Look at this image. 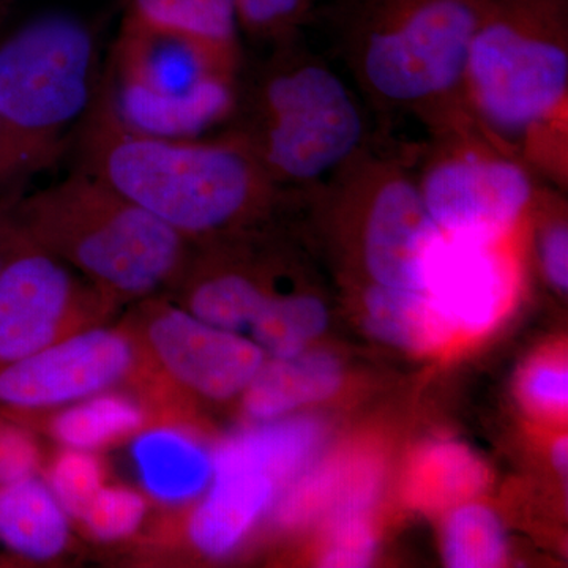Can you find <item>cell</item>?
<instances>
[{
	"label": "cell",
	"mask_w": 568,
	"mask_h": 568,
	"mask_svg": "<svg viewBox=\"0 0 568 568\" xmlns=\"http://www.w3.org/2000/svg\"><path fill=\"white\" fill-rule=\"evenodd\" d=\"M77 166L110 185L193 246L246 233L290 197L244 145L138 132L102 88L71 140Z\"/></svg>",
	"instance_id": "6da1fadb"
},
{
	"label": "cell",
	"mask_w": 568,
	"mask_h": 568,
	"mask_svg": "<svg viewBox=\"0 0 568 568\" xmlns=\"http://www.w3.org/2000/svg\"><path fill=\"white\" fill-rule=\"evenodd\" d=\"M246 65L224 132L290 193H310L369 151L357 93L317 54L293 40Z\"/></svg>",
	"instance_id": "3957f363"
},
{
	"label": "cell",
	"mask_w": 568,
	"mask_h": 568,
	"mask_svg": "<svg viewBox=\"0 0 568 568\" xmlns=\"http://www.w3.org/2000/svg\"><path fill=\"white\" fill-rule=\"evenodd\" d=\"M414 178L440 233L469 241L510 237L537 192L532 171L477 126L432 136Z\"/></svg>",
	"instance_id": "ba28073f"
},
{
	"label": "cell",
	"mask_w": 568,
	"mask_h": 568,
	"mask_svg": "<svg viewBox=\"0 0 568 568\" xmlns=\"http://www.w3.org/2000/svg\"><path fill=\"white\" fill-rule=\"evenodd\" d=\"M13 2L14 0H0V22L7 17Z\"/></svg>",
	"instance_id": "836d02e7"
},
{
	"label": "cell",
	"mask_w": 568,
	"mask_h": 568,
	"mask_svg": "<svg viewBox=\"0 0 568 568\" xmlns=\"http://www.w3.org/2000/svg\"><path fill=\"white\" fill-rule=\"evenodd\" d=\"M425 477L436 485L437 495L454 496L470 491L476 485L478 470L473 458L454 446L433 447L425 459Z\"/></svg>",
	"instance_id": "f1b7e54d"
},
{
	"label": "cell",
	"mask_w": 568,
	"mask_h": 568,
	"mask_svg": "<svg viewBox=\"0 0 568 568\" xmlns=\"http://www.w3.org/2000/svg\"><path fill=\"white\" fill-rule=\"evenodd\" d=\"M339 384L342 369L332 355L304 351L294 357L265 358L242 394L246 417L254 424L287 417L334 395Z\"/></svg>",
	"instance_id": "e0dca14e"
},
{
	"label": "cell",
	"mask_w": 568,
	"mask_h": 568,
	"mask_svg": "<svg viewBox=\"0 0 568 568\" xmlns=\"http://www.w3.org/2000/svg\"><path fill=\"white\" fill-rule=\"evenodd\" d=\"M481 0H351L343 51L377 110L424 123L432 136L474 125L465 77Z\"/></svg>",
	"instance_id": "277c9868"
},
{
	"label": "cell",
	"mask_w": 568,
	"mask_h": 568,
	"mask_svg": "<svg viewBox=\"0 0 568 568\" xmlns=\"http://www.w3.org/2000/svg\"><path fill=\"white\" fill-rule=\"evenodd\" d=\"M506 555V534L491 508L463 504L450 511L444 528V556L448 567H499Z\"/></svg>",
	"instance_id": "7402d4cb"
},
{
	"label": "cell",
	"mask_w": 568,
	"mask_h": 568,
	"mask_svg": "<svg viewBox=\"0 0 568 568\" xmlns=\"http://www.w3.org/2000/svg\"><path fill=\"white\" fill-rule=\"evenodd\" d=\"M41 467V450L28 426L13 418L0 422V487L22 478L37 476Z\"/></svg>",
	"instance_id": "83f0119b"
},
{
	"label": "cell",
	"mask_w": 568,
	"mask_h": 568,
	"mask_svg": "<svg viewBox=\"0 0 568 568\" xmlns=\"http://www.w3.org/2000/svg\"><path fill=\"white\" fill-rule=\"evenodd\" d=\"M122 21L190 41L220 69L241 77L244 37L234 0H129Z\"/></svg>",
	"instance_id": "9a60e30c"
},
{
	"label": "cell",
	"mask_w": 568,
	"mask_h": 568,
	"mask_svg": "<svg viewBox=\"0 0 568 568\" xmlns=\"http://www.w3.org/2000/svg\"><path fill=\"white\" fill-rule=\"evenodd\" d=\"M132 457L145 491L179 506L203 495L213 476V450L181 425L159 424L133 437Z\"/></svg>",
	"instance_id": "2e32d148"
},
{
	"label": "cell",
	"mask_w": 568,
	"mask_h": 568,
	"mask_svg": "<svg viewBox=\"0 0 568 568\" xmlns=\"http://www.w3.org/2000/svg\"><path fill=\"white\" fill-rule=\"evenodd\" d=\"M103 74L99 29L77 14H39L0 37V136L22 178L70 152Z\"/></svg>",
	"instance_id": "8992f818"
},
{
	"label": "cell",
	"mask_w": 568,
	"mask_h": 568,
	"mask_svg": "<svg viewBox=\"0 0 568 568\" xmlns=\"http://www.w3.org/2000/svg\"><path fill=\"white\" fill-rule=\"evenodd\" d=\"M148 515V500L136 489L104 485L78 521L97 540L118 541L138 532Z\"/></svg>",
	"instance_id": "d4e9b609"
},
{
	"label": "cell",
	"mask_w": 568,
	"mask_h": 568,
	"mask_svg": "<svg viewBox=\"0 0 568 568\" xmlns=\"http://www.w3.org/2000/svg\"><path fill=\"white\" fill-rule=\"evenodd\" d=\"M0 541L36 562L59 558L69 547V514L39 474L0 487Z\"/></svg>",
	"instance_id": "ac0fdd59"
},
{
	"label": "cell",
	"mask_w": 568,
	"mask_h": 568,
	"mask_svg": "<svg viewBox=\"0 0 568 568\" xmlns=\"http://www.w3.org/2000/svg\"><path fill=\"white\" fill-rule=\"evenodd\" d=\"M22 179L20 170H18L17 163H14L13 156L0 136V186L6 183L17 182Z\"/></svg>",
	"instance_id": "1f68e13d"
},
{
	"label": "cell",
	"mask_w": 568,
	"mask_h": 568,
	"mask_svg": "<svg viewBox=\"0 0 568 568\" xmlns=\"http://www.w3.org/2000/svg\"><path fill=\"white\" fill-rule=\"evenodd\" d=\"M21 233L121 308L178 286L194 246L110 185L74 168L11 204Z\"/></svg>",
	"instance_id": "5b68a950"
},
{
	"label": "cell",
	"mask_w": 568,
	"mask_h": 568,
	"mask_svg": "<svg viewBox=\"0 0 568 568\" xmlns=\"http://www.w3.org/2000/svg\"><path fill=\"white\" fill-rule=\"evenodd\" d=\"M242 37L265 48L297 40L315 10V0H234Z\"/></svg>",
	"instance_id": "cb8c5ba5"
},
{
	"label": "cell",
	"mask_w": 568,
	"mask_h": 568,
	"mask_svg": "<svg viewBox=\"0 0 568 568\" xmlns=\"http://www.w3.org/2000/svg\"><path fill=\"white\" fill-rule=\"evenodd\" d=\"M118 310L88 280L22 234L0 272V368L103 324Z\"/></svg>",
	"instance_id": "8fae6325"
},
{
	"label": "cell",
	"mask_w": 568,
	"mask_h": 568,
	"mask_svg": "<svg viewBox=\"0 0 568 568\" xmlns=\"http://www.w3.org/2000/svg\"><path fill=\"white\" fill-rule=\"evenodd\" d=\"M507 241L443 235L429 263L425 291L455 331L481 334L510 305L517 274L514 257L506 250Z\"/></svg>",
	"instance_id": "4fadbf2b"
},
{
	"label": "cell",
	"mask_w": 568,
	"mask_h": 568,
	"mask_svg": "<svg viewBox=\"0 0 568 568\" xmlns=\"http://www.w3.org/2000/svg\"><path fill=\"white\" fill-rule=\"evenodd\" d=\"M21 241L22 233L11 204L0 203V272L9 263L11 254L20 246Z\"/></svg>",
	"instance_id": "4dcf8cb0"
},
{
	"label": "cell",
	"mask_w": 568,
	"mask_h": 568,
	"mask_svg": "<svg viewBox=\"0 0 568 568\" xmlns=\"http://www.w3.org/2000/svg\"><path fill=\"white\" fill-rule=\"evenodd\" d=\"M148 364L129 324L81 328L0 368V407L44 413L145 376Z\"/></svg>",
	"instance_id": "7c38bea8"
},
{
	"label": "cell",
	"mask_w": 568,
	"mask_h": 568,
	"mask_svg": "<svg viewBox=\"0 0 568 568\" xmlns=\"http://www.w3.org/2000/svg\"><path fill=\"white\" fill-rule=\"evenodd\" d=\"M365 503L361 495L343 503L323 556L324 567L358 568L372 562L375 538L364 518Z\"/></svg>",
	"instance_id": "484cf974"
},
{
	"label": "cell",
	"mask_w": 568,
	"mask_h": 568,
	"mask_svg": "<svg viewBox=\"0 0 568 568\" xmlns=\"http://www.w3.org/2000/svg\"><path fill=\"white\" fill-rule=\"evenodd\" d=\"M151 422V407L142 396L112 388L59 407L44 424L59 446L99 454L136 436Z\"/></svg>",
	"instance_id": "d6986e66"
},
{
	"label": "cell",
	"mask_w": 568,
	"mask_h": 568,
	"mask_svg": "<svg viewBox=\"0 0 568 568\" xmlns=\"http://www.w3.org/2000/svg\"><path fill=\"white\" fill-rule=\"evenodd\" d=\"M126 323L153 375L164 386L226 402L244 394L265 358L252 338L205 323L170 294L136 302Z\"/></svg>",
	"instance_id": "30bf717a"
},
{
	"label": "cell",
	"mask_w": 568,
	"mask_h": 568,
	"mask_svg": "<svg viewBox=\"0 0 568 568\" xmlns=\"http://www.w3.org/2000/svg\"><path fill=\"white\" fill-rule=\"evenodd\" d=\"M213 450V476L186 517L190 547L204 558L231 555L274 503L280 484L231 437Z\"/></svg>",
	"instance_id": "5bb4252c"
},
{
	"label": "cell",
	"mask_w": 568,
	"mask_h": 568,
	"mask_svg": "<svg viewBox=\"0 0 568 568\" xmlns=\"http://www.w3.org/2000/svg\"><path fill=\"white\" fill-rule=\"evenodd\" d=\"M315 192L357 222L358 254L372 284L425 291L444 234L405 164L366 151Z\"/></svg>",
	"instance_id": "9c48e42d"
},
{
	"label": "cell",
	"mask_w": 568,
	"mask_h": 568,
	"mask_svg": "<svg viewBox=\"0 0 568 568\" xmlns=\"http://www.w3.org/2000/svg\"><path fill=\"white\" fill-rule=\"evenodd\" d=\"M551 459L558 473L566 476L568 466V440L566 436L556 440L551 448Z\"/></svg>",
	"instance_id": "d6a6232c"
},
{
	"label": "cell",
	"mask_w": 568,
	"mask_h": 568,
	"mask_svg": "<svg viewBox=\"0 0 568 568\" xmlns=\"http://www.w3.org/2000/svg\"><path fill=\"white\" fill-rule=\"evenodd\" d=\"M523 398L530 409L547 416L566 413L568 369L566 362L540 358L526 369L521 381Z\"/></svg>",
	"instance_id": "4316f807"
},
{
	"label": "cell",
	"mask_w": 568,
	"mask_h": 568,
	"mask_svg": "<svg viewBox=\"0 0 568 568\" xmlns=\"http://www.w3.org/2000/svg\"><path fill=\"white\" fill-rule=\"evenodd\" d=\"M538 260L545 280L552 290L566 294L568 290V227L560 212L547 216L538 235Z\"/></svg>",
	"instance_id": "f546056e"
},
{
	"label": "cell",
	"mask_w": 568,
	"mask_h": 568,
	"mask_svg": "<svg viewBox=\"0 0 568 568\" xmlns=\"http://www.w3.org/2000/svg\"><path fill=\"white\" fill-rule=\"evenodd\" d=\"M465 99L478 132L566 183L568 0H481Z\"/></svg>",
	"instance_id": "7a4b0ae2"
},
{
	"label": "cell",
	"mask_w": 568,
	"mask_h": 568,
	"mask_svg": "<svg viewBox=\"0 0 568 568\" xmlns=\"http://www.w3.org/2000/svg\"><path fill=\"white\" fill-rule=\"evenodd\" d=\"M104 82L119 118L138 132L203 138L230 122L239 78L190 41L121 21Z\"/></svg>",
	"instance_id": "52a82bcc"
},
{
	"label": "cell",
	"mask_w": 568,
	"mask_h": 568,
	"mask_svg": "<svg viewBox=\"0 0 568 568\" xmlns=\"http://www.w3.org/2000/svg\"><path fill=\"white\" fill-rule=\"evenodd\" d=\"M327 310L313 294H272L248 334L267 357L302 354L327 327Z\"/></svg>",
	"instance_id": "44dd1931"
},
{
	"label": "cell",
	"mask_w": 568,
	"mask_h": 568,
	"mask_svg": "<svg viewBox=\"0 0 568 568\" xmlns=\"http://www.w3.org/2000/svg\"><path fill=\"white\" fill-rule=\"evenodd\" d=\"M43 478L69 517L80 519L106 485V470L97 452L62 447L48 463Z\"/></svg>",
	"instance_id": "603a6c76"
},
{
	"label": "cell",
	"mask_w": 568,
	"mask_h": 568,
	"mask_svg": "<svg viewBox=\"0 0 568 568\" xmlns=\"http://www.w3.org/2000/svg\"><path fill=\"white\" fill-rule=\"evenodd\" d=\"M364 306L369 332L410 353H432L457 334L426 291L369 284Z\"/></svg>",
	"instance_id": "ffe728a7"
}]
</instances>
